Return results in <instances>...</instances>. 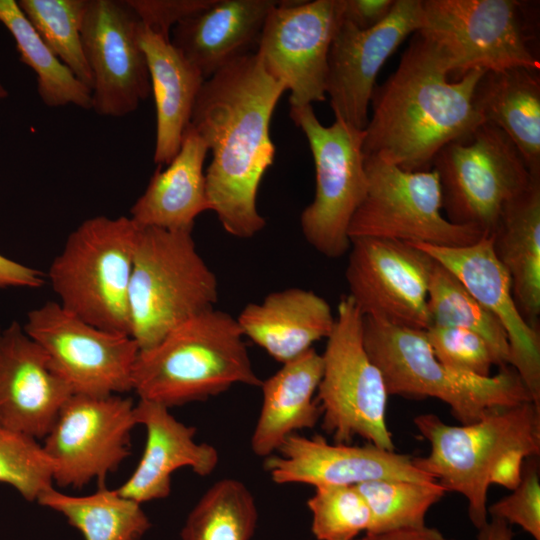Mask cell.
Listing matches in <instances>:
<instances>
[{"mask_svg": "<svg viewBox=\"0 0 540 540\" xmlns=\"http://www.w3.org/2000/svg\"><path fill=\"white\" fill-rule=\"evenodd\" d=\"M285 90L255 52L206 79L197 96L190 124L212 153L205 170L210 211L233 237L252 238L266 225L257 193L275 158L270 123Z\"/></svg>", "mask_w": 540, "mask_h": 540, "instance_id": "obj_1", "label": "cell"}, {"mask_svg": "<svg viewBox=\"0 0 540 540\" xmlns=\"http://www.w3.org/2000/svg\"><path fill=\"white\" fill-rule=\"evenodd\" d=\"M484 73L473 70L450 81L443 55L416 32L396 70L374 90L365 156L405 171L430 170L444 146L485 123L474 102Z\"/></svg>", "mask_w": 540, "mask_h": 540, "instance_id": "obj_2", "label": "cell"}, {"mask_svg": "<svg viewBox=\"0 0 540 540\" xmlns=\"http://www.w3.org/2000/svg\"><path fill=\"white\" fill-rule=\"evenodd\" d=\"M233 316L215 308L194 315L139 350L132 391L167 408L206 400L234 385L260 386Z\"/></svg>", "mask_w": 540, "mask_h": 540, "instance_id": "obj_3", "label": "cell"}, {"mask_svg": "<svg viewBox=\"0 0 540 540\" xmlns=\"http://www.w3.org/2000/svg\"><path fill=\"white\" fill-rule=\"evenodd\" d=\"M363 339L368 356L382 374L388 395L438 399L449 406L461 425L475 423L493 411L532 401L510 365L500 367L496 375L488 377L444 365L435 356L425 330L363 317Z\"/></svg>", "mask_w": 540, "mask_h": 540, "instance_id": "obj_4", "label": "cell"}, {"mask_svg": "<svg viewBox=\"0 0 540 540\" xmlns=\"http://www.w3.org/2000/svg\"><path fill=\"white\" fill-rule=\"evenodd\" d=\"M419 433L429 442L425 457L415 466L432 476L446 492H456L468 502V516L478 530L488 518L491 475L508 453L540 454V408L532 401L491 412L466 425H448L436 414L414 418Z\"/></svg>", "mask_w": 540, "mask_h": 540, "instance_id": "obj_5", "label": "cell"}, {"mask_svg": "<svg viewBox=\"0 0 540 540\" xmlns=\"http://www.w3.org/2000/svg\"><path fill=\"white\" fill-rule=\"evenodd\" d=\"M218 281L192 230L142 227L129 285L130 336L147 349L190 317L214 308Z\"/></svg>", "mask_w": 540, "mask_h": 540, "instance_id": "obj_6", "label": "cell"}, {"mask_svg": "<svg viewBox=\"0 0 540 540\" xmlns=\"http://www.w3.org/2000/svg\"><path fill=\"white\" fill-rule=\"evenodd\" d=\"M139 225L95 216L67 237L47 277L59 304L98 328L130 335L129 285Z\"/></svg>", "mask_w": 540, "mask_h": 540, "instance_id": "obj_7", "label": "cell"}, {"mask_svg": "<svg viewBox=\"0 0 540 540\" xmlns=\"http://www.w3.org/2000/svg\"><path fill=\"white\" fill-rule=\"evenodd\" d=\"M431 168L439 178L445 217L485 235L495 231L506 209L540 179L531 174L509 137L489 123L444 146Z\"/></svg>", "mask_w": 540, "mask_h": 540, "instance_id": "obj_8", "label": "cell"}, {"mask_svg": "<svg viewBox=\"0 0 540 540\" xmlns=\"http://www.w3.org/2000/svg\"><path fill=\"white\" fill-rule=\"evenodd\" d=\"M321 356L323 371L316 400L324 431L335 443L350 444L359 436L394 451L386 420L389 395L380 370L365 349L363 316L348 295L340 298Z\"/></svg>", "mask_w": 540, "mask_h": 540, "instance_id": "obj_9", "label": "cell"}, {"mask_svg": "<svg viewBox=\"0 0 540 540\" xmlns=\"http://www.w3.org/2000/svg\"><path fill=\"white\" fill-rule=\"evenodd\" d=\"M290 118L305 134L315 167V195L300 215L307 243L328 258L349 251L351 219L367 191L365 132L335 119L324 126L312 105L290 107Z\"/></svg>", "mask_w": 540, "mask_h": 540, "instance_id": "obj_10", "label": "cell"}, {"mask_svg": "<svg viewBox=\"0 0 540 540\" xmlns=\"http://www.w3.org/2000/svg\"><path fill=\"white\" fill-rule=\"evenodd\" d=\"M367 191L354 213L348 235L440 247H461L485 234L451 223L443 215L442 191L434 169L405 171L365 156Z\"/></svg>", "mask_w": 540, "mask_h": 540, "instance_id": "obj_11", "label": "cell"}, {"mask_svg": "<svg viewBox=\"0 0 540 540\" xmlns=\"http://www.w3.org/2000/svg\"><path fill=\"white\" fill-rule=\"evenodd\" d=\"M516 0H422L417 31L443 55L449 77L473 70L540 69Z\"/></svg>", "mask_w": 540, "mask_h": 540, "instance_id": "obj_12", "label": "cell"}, {"mask_svg": "<svg viewBox=\"0 0 540 540\" xmlns=\"http://www.w3.org/2000/svg\"><path fill=\"white\" fill-rule=\"evenodd\" d=\"M23 329L44 349L73 394L107 396L132 391L140 349L130 335L91 325L55 301L29 311Z\"/></svg>", "mask_w": 540, "mask_h": 540, "instance_id": "obj_13", "label": "cell"}, {"mask_svg": "<svg viewBox=\"0 0 540 540\" xmlns=\"http://www.w3.org/2000/svg\"><path fill=\"white\" fill-rule=\"evenodd\" d=\"M136 425L130 398L73 394L43 439L53 482L80 489L97 480L99 487L105 486L107 475L129 456Z\"/></svg>", "mask_w": 540, "mask_h": 540, "instance_id": "obj_14", "label": "cell"}, {"mask_svg": "<svg viewBox=\"0 0 540 540\" xmlns=\"http://www.w3.org/2000/svg\"><path fill=\"white\" fill-rule=\"evenodd\" d=\"M345 278L363 317L426 330L429 283L435 260L410 242L361 237L350 240Z\"/></svg>", "mask_w": 540, "mask_h": 540, "instance_id": "obj_15", "label": "cell"}, {"mask_svg": "<svg viewBox=\"0 0 540 540\" xmlns=\"http://www.w3.org/2000/svg\"><path fill=\"white\" fill-rule=\"evenodd\" d=\"M341 8L342 0L278 1L269 12L256 53L290 92V107L326 99L328 54Z\"/></svg>", "mask_w": 540, "mask_h": 540, "instance_id": "obj_16", "label": "cell"}, {"mask_svg": "<svg viewBox=\"0 0 540 540\" xmlns=\"http://www.w3.org/2000/svg\"><path fill=\"white\" fill-rule=\"evenodd\" d=\"M140 27L125 0H86L81 38L93 78L91 109L98 115L126 116L151 93Z\"/></svg>", "mask_w": 540, "mask_h": 540, "instance_id": "obj_17", "label": "cell"}, {"mask_svg": "<svg viewBox=\"0 0 540 540\" xmlns=\"http://www.w3.org/2000/svg\"><path fill=\"white\" fill-rule=\"evenodd\" d=\"M421 25L422 0H395L390 13L369 29H359L341 17L329 49L325 83L335 119L366 128L379 71Z\"/></svg>", "mask_w": 540, "mask_h": 540, "instance_id": "obj_18", "label": "cell"}, {"mask_svg": "<svg viewBox=\"0 0 540 540\" xmlns=\"http://www.w3.org/2000/svg\"><path fill=\"white\" fill-rule=\"evenodd\" d=\"M264 468L276 484L315 487L357 485L377 479L436 481L419 470L414 457L379 448L371 443H329L320 435L293 434L276 453L265 458Z\"/></svg>", "mask_w": 540, "mask_h": 540, "instance_id": "obj_19", "label": "cell"}, {"mask_svg": "<svg viewBox=\"0 0 540 540\" xmlns=\"http://www.w3.org/2000/svg\"><path fill=\"white\" fill-rule=\"evenodd\" d=\"M429 254L465 285L469 292L492 313L506 331L510 347L509 365L540 408V335L523 318L512 292L511 279L494 254L492 237L461 247H440L412 243Z\"/></svg>", "mask_w": 540, "mask_h": 540, "instance_id": "obj_20", "label": "cell"}, {"mask_svg": "<svg viewBox=\"0 0 540 540\" xmlns=\"http://www.w3.org/2000/svg\"><path fill=\"white\" fill-rule=\"evenodd\" d=\"M73 395L18 322L0 332V425L44 439Z\"/></svg>", "mask_w": 540, "mask_h": 540, "instance_id": "obj_21", "label": "cell"}, {"mask_svg": "<svg viewBox=\"0 0 540 540\" xmlns=\"http://www.w3.org/2000/svg\"><path fill=\"white\" fill-rule=\"evenodd\" d=\"M137 424L146 430L141 459L132 475L116 490L140 504L163 499L171 492L172 474L190 468L200 476L211 474L219 462L217 449L195 440L196 429L177 420L169 408L140 399L135 404Z\"/></svg>", "mask_w": 540, "mask_h": 540, "instance_id": "obj_22", "label": "cell"}, {"mask_svg": "<svg viewBox=\"0 0 540 540\" xmlns=\"http://www.w3.org/2000/svg\"><path fill=\"white\" fill-rule=\"evenodd\" d=\"M277 0H212L180 21L171 44L208 79L233 61L255 53Z\"/></svg>", "mask_w": 540, "mask_h": 540, "instance_id": "obj_23", "label": "cell"}, {"mask_svg": "<svg viewBox=\"0 0 540 540\" xmlns=\"http://www.w3.org/2000/svg\"><path fill=\"white\" fill-rule=\"evenodd\" d=\"M236 320L244 337L284 364L326 339L334 327L335 315L323 297L293 287L272 292L259 303L247 304Z\"/></svg>", "mask_w": 540, "mask_h": 540, "instance_id": "obj_24", "label": "cell"}, {"mask_svg": "<svg viewBox=\"0 0 540 540\" xmlns=\"http://www.w3.org/2000/svg\"><path fill=\"white\" fill-rule=\"evenodd\" d=\"M208 152L190 124L179 151L164 170L156 169L132 206L130 218L142 227L192 230L196 218L210 211L204 170Z\"/></svg>", "mask_w": 540, "mask_h": 540, "instance_id": "obj_25", "label": "cell"}, {"mask_svg": "<svg viewBox=\"0 0 540 540\" xmlns=\"http://www.w3.org/2000/svg\"><path fill=\"white\" fill-rule=\"evenodd\" d=\"M322 371V356L311 348L261 381L262 404L250 441L256 456L276 453L289 436L316 425Z\"/></svg>", "mask_w": 540, "mask_h": 540, "instance_id": "obj_26", "label": "cell"}, {"mask_svg": "<svg viewBox=\"0 0 540 540\" xmlns=\"http://www.w3.org/2000/svg\"><path fill=\"white\" fill-rule=\"evenodd\" d=\"M145 53L156 109L154 162L168 165L180 149L197 96L205 81L200 71L171 44L142 25Z\"/></svg>", "mask_w": 540, "mask_h": 540, "instance_id": "obj_27", "label": "cell"}, {"mask_svg": "<svg viewBox=\"0 0 540 540\" xmlns=\"http://www.w3.org/2000/svg\"><path fill=\"white\" fill-rule=\"evenodd\" d=\"M474 102L485 123L502 130L531 174L540 177L539 70L513 67L487 71L477 83Z\"/></svg>", "mask_w": 540, "mask_h": 540, "instance_id": "obj_28", "label": "cell"}, {"mask_svg": "<svg viewBox=\"0 0 540 540\" xmlns=\"http://www.w3.org/2000/svg\"><path fill=\"white\" fill-rule=\"evenodd\" d=\"M490 236L494 254L510 276L520 313L539 329L540 179L506 209Z\"/></svg>", "mask_w": 540, "mask_h": 540, "instance_id": "obj_29", "label": "cell"}, {"mask_svg": "<svg viewBox=\"0 0 540 540\" xmlns=\"http://www.w3.org/2000/svg\"><path fill=\"white\" fill-rule=\"evenodd\" d=\"M36 502L63 515L85 540H141L151 528L140 503L105 486L84 496L68 495L51 486Z\"/></svg>", "mask_w": 540, "mask_h": 540, "instance_id": "obj_30", "label": "cell"}, {"mask_svg": "<svg viewBox=\"0 0 540 540\" xmlns=\"http://www.w3.org/2000/svg\"><path fill=\"white\" fill-rule=\"evenodd\" d=\"M0 22L13 36L20 60L37 79V91L49 107L68 104L91 109V90L55 56L15 0H0Z\"/></svg>", "mask_w": 540, "mask_h": 540, "instance_id": "obj_31", "label": "cell"}, {"mask_svg": "<svg viewBox=\"0 0 540 540\" xmlns=\"http://www.w3.org/2000/svg\"><path fill=\"white\" fill-rule=\"evenodd\" d=\"M258 509L249 488L235 478L212 484L189 512L181 540H251Z\"/></svg>", "mask_w": 540, "mask_h": 540, "instance_id": "obj_32", "label": "cell"}, {"mask_svg": "<svg viewBox=\"0 0 540 540\" xmlns=\"http://www.w3.org/2000/svg\"><path fill=\"white\" fill-rule=\"evenodd\" d=\"M427 308L430 326L473 331L489 344L499 368L509 365L510 347L503 326L455 274L436 261L429 283Z\"/></svg>", "mask_w": 540, "mask_h": 540, "instance_id": "obj_33", "label": "cell"}, {"mask_svg": "<svg viewBox=\"0 0 540 540\" xmlns=\"http://www.w3.org/2000/svg\"><path fill=\"white\" fill-rule=\"evenodd\" d=\"M354 486L370 510L368 532L425 526L428 511L446 493L437 481L377 479Z\"/></svg>", "mask_w": 540, "mask_h": 540, "instance_id": "obj_34", "label": "cell"}, {"mask_svg": "<svg viewBox=\"0 0 540 540\" xmlns=\"http://www.w3.org/2000/svg\"><path fill=\"white\" fill-rule=\"evenodd\" d=\"M18 5L55 56L91 90L81 38L86 0H20Z\"/></svg>", "mask_w": 540, "mask_h": 540, "instance_id": "obj_35", "label": "cell"}, {"mask_svg": "<svg viewBox=\"0 0 540 540\" xmlns=\"http://www.w3.org/2000/svg\"><path fill=\"white\" fill-rule=\"evenodd\" d=\"M307 507L317 540H356L371 528L370 510L355 486L315 487Z\"/></svg>", "mask_w": 540, "mask_h": 540, "instance_id": "obj_36", "label": "cell"}, {"mask_svg": "<svg viewBox=\"0 0 540 540\" xmlns=\"http://www.w3.org/2000/svg\"><path fill=\"white\" fill-rule=\"evenodd\" d=\"M0 482L33 502L52 486V469L36 439L0 425Z\"/></svg>", "mask_w": 540, "mask_h": 540, "instance_id": "obj_37", "label": "cell"}, {"mask_svg": "<svg viewBox=\"0 0 540 540\" xmlns=\"http://www.w3.org/2000/svg\"><path fill=\"white\" fill-rule=\"evenodd\" d=\"M425 334L437 359L453 370L488 377L492 367L498 366L489 344L473 331L430 326Z\"/></svg>", "mask_w": 540, "mask_h": 540, "instance_id": "obj_38", "label": "cell"}, {"mask_svg": "<svg viewBox=\"0 0 540 540\" xmlns=\"http://www.w3.org/2000/svg\"><path fill=\"white\" fill-rule=\"evenodd\" d=\"M539 456L526 458L518 486L488 506L489 518L518 525L534 540H540V472Z\"/></svg>", "mask_w": 540, "mask_h": 540, "instance_id": "obj_39", "label": "cell"}, {"mask_svg": "<svg viewBox=\"0 0 540 540\" xmlns=\"http://www.w3.org/2000/svg\"><path fill=\"white\" fill-rule=\"evenodd\" d=\"M147 29L170 40L174 26L212 0H125Z\"/></svg>", "mask_w": 540, "mask_h": 540, "instance_id": "obj_40", "label": "cell"}, {"mask_svg": "<svg viewBox=\"0 0 540 540\" xmlns=\"http://www.w3.org/2000/svg\"><path fill=\"white\" fill-rule=\"evenodd\" d=\"M395 0H342L341 17L359 29L379 24L391 11Z\"/></svg>", "mask_w": 540, "mask_h": 540, "instance_id": "obj_41", "label": "cell"}, {"mask_svg": "<svg viewBox=\"0 0 540 540\" xmlns=\"http://www.w3.org/2000/svg\"><path fill=\"white\" fill-rule=\"evenodd\" d=\"M45 283V275L0 254V288H39Z\"/></svg>", "mask_w": 540, "mask_h": 540, "instance_id": "obj_42", "label": "cell"}, {"mask_svg": "<svg viewBox=\"0 0 540 540\" xmlns=\"http://www.w3.org/2000/svg\"><path fill=\"white\" fill-rule=\"evenodd\" d=\"M526 458H529L528 455L522 451L508 453L496 465L491 475V484H498L509 490L515 489L521 481Z\"/></svg>", "mask_w": 540, "mask_h": 540, "instance_id": "obj_43", "label": "cell"}, {"mask_svg": "<svg viewBox=\"0 0 540 540\" xmlns=\"http://www.w3.org/2000/svg\"><path fill=\"white\" fill-rule=\"evenodd\" d=\"M356 540H456L446 537L436 528L422 527L399 528L382 532H366Z\"/></svg>", "mask_w": 540, "mask_h": 540, "instance_id": "obj_44", "label": "cell"}, {"mask_svg": "<svg viewBox=\"0 0 540 540\" xmlns=\"http://www.w3.org/2000/svg\"><path fill=\"white\" fill-rule=\"evenodd\" d=\"M514 532L510 525L500 519L490 518L478 529L477 540H513Z\"/></svg>", "mask_w": 540, "mask_h": 540, "instance_id": "obj_45", "label": "cell"}, {"mask_svg": "<svg viewBox=\"0 0 540 540\" xmlns=\"http://www.w3.org/2000/svg\"><path fill=\"white\" fill-rule=\"evenodd\" d=\"M8 92L0 81V100L4 99L7 96Z\"/></svg>", "mask_w": 540, "mask_h": 540, "instance_id": "obj_46", "label": "cell"}]
</instances>
